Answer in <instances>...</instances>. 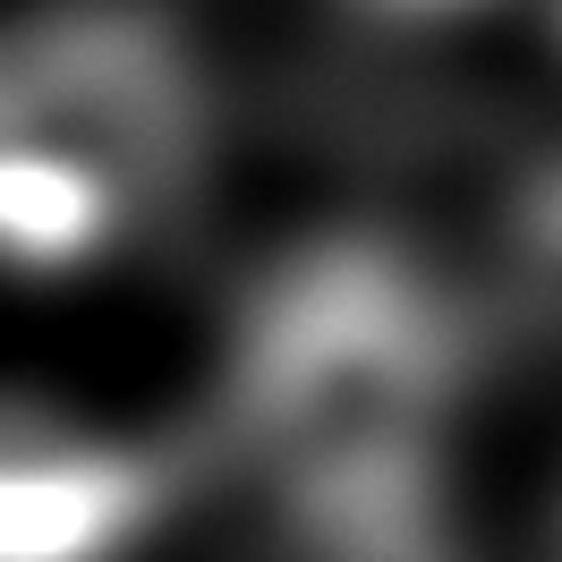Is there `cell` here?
<instances>
[{
    "instance_id": "cell-4",
    "label": "cell",
    "mask_w": 562,
    "mask_h": 562,
    "mask_svg": "<svg viewBox=\"0 0 562 562\" xmlns=\"http://www.w3.org/2000/svg\"><path fill=\"white\" fill-rule=\"evenodd\" d=\"M128 205L94 171L35 145H0V273H77L120 239Z\"/></svg>"
},
{
    "instance_id": "cell-5",
    "label": "cell",
    "mask_w": 562,
    "mask_h": 562,
    "mask_svg": "<svg viewBox=\"0 0 562 562\" xmlns=\"http://www.w3.org/2000/svg\"><path fill=\"white\" fill-rule=\"evenodd\" d=\"M503 273H512V299L537 333L562 341V154L537 162L512 196V222H503Z\"/></svg>"
},
{
    "instance_id": "cell-2",
    "label": "cell",
    "mask_w": 562,
    "mask_h": 562,
    "mask_svg": "<svg viewBox=\"0 0 562 562\" xmlns=\"http://www.w3.org/2000/svg\"><path fill=\"white\" fill-rule=\"evenodd\" d=\"M0 145L94 171L120 205L179 196L213 145L188 43L145 9H52L0 35Z\"/></svg>"
},
{
    "instance_id": "cell-6",
    "label": "cell",
    "mask_w": 562,
    "mask_h": 562,
    "mask_svg": "<svg viewBox=\"0 0 562 562\" xmlns=\"http://www.w3.org/2000/svg\"><path fill=\"white\" fill-rule=\"evenodd\" d=\"M367 9H409V18H426V9H469V0H367Z\"/></svg>"
},
{
    "instance_id": "cell-3",
    "label": "cell",
    "mask_w": 562,
    "mask_h": 562,
    "mask_svg": "<svg viewBox=\"0 0 562 562\" xmlns=\"http://www.w3.org/2000/svg\"><path fill=\"white\" fill-rule=\"evenodd\" d=\"M171 503V460L0 401V562H120Z\"/></svg>"
},
{
    "instance_id": "cell-1",
    "label": "cell",
    "mask_w": 562,
    "mask_h": 562,
    "mask_svg": "<svg viewBox=\"0 0 562 562\" xmlns=\"http://www.w3.org/2000/svg\"><path fill=\"white\" fill-rule=\"evenodd\" d=\"M469 367V307L392 239H307L247 290L231 426L316 562H435Z\"/></svg>"
},
{
    "instance_id": "cell-7",
    "label": "cell",
    "mask_w": 562,
    "mask_h": 562,
    "mask_svg": "<svg viewBox=\"0 0 562 562\" xmlns=\"http://www.w3.org/2000/svg\"><path fill=\"white\" fill-rule=\"evenodd\" d=\"M554 35H562V0H554Z\"/></svg>"
}]
</instances>
